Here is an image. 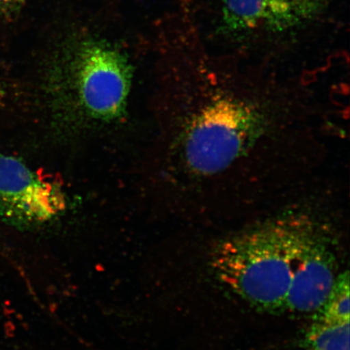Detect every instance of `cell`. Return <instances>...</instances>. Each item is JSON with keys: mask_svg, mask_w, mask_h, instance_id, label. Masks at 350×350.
Returning <instances> with one entry per match:
<instances>
[{"mask_svg": "<svg viewBox=\"0 0 350 350\" xmlns=\"http://www.w3.org/2000/svg\"><path fill=\"white\" fill-rule=\"evenodd\" d=\"M174 85L170 185L191 202L281 198L321 175L344 105L304 77L241 71L202 58Z\"/></svg>", "mask_w": 350, "mask_h": 350, "instance_id": "cell-1", "label": "cell"}, {"mask_svg": "<svg viewBox=\"0 0 350 350\" xmlns=\"http://www.w3.org/2000/svg\"><path fill=\"white\" fill-rule=\"evenodd\" d=\"M340 186L314 178L296 188L291 202L279 211L221 241L210 260L219 282L257 310H283L301 253L329 220L323 204Z\"/></svg>", "mask_w": 350, "mask_h": 350, "instance_id": "cell-2", "label": "cell"}, {"mask_svg": "<svg viewBox=\"0 0 350 350\" xmlns=\"http://www.w3.org/2000/svg\"><path fill=\"white\" fill-rule=\"evenodd\" d=\"M79 102L91 116L107 119L118 115L128 98L130 68L119 51L107 44L88 42L74 63Z\"/></svg>", "mask_w": 350, "mask_h": 350, "instance_id": "cell-3", "label": "cell"}, {"mask_svg": "<svg viewBox=\"0 0 350 350\" xmlns=\"http://www.w3.org/2000/svg\"><path fill=\"white\" fill-rule=\"evenodd\" d=\"M62 192L23 161L0 151V218L27 226L50 218L64 207Z\"/></svg>", "mask_w": 350, "mask_h": 350, "instance_id": "cell-4", "label": "cell"}, {"mask_svg": "<svg viewBox=\"0 0 350 350\" xmlns=\"http://www.w3.org/2000/svg\"><path fill=\"white\" fill-rule=\"evenodd\" d=\"M330 220L308 241L295 267L284 310L316 313L329 296L338 274V260L330 242Z\"/></svg>", "mask_w": 350, "mask_h": 350, "instance_id": "cell-5", "label": "cell"}, {"mask_svg": "<svg viewBox=\"0 0 350 350\" xmlns=\"http://www.w3.org/2000/svg\"><path fill=\"white\" fill-rule=\"evenodd\" d=\"M327 0H221L226 25L286 31L316 16Z\"/></svg>", "mask_w": 350, "mask_h": 350, "instance_id": "cell-6", "label": "cell"}, {"mask_svg": "<svg viewBox=\"0 0 350 350\" xmlns=\"http://www.w3.org/2000/svg\"><path fill=\"white\" fill-rule=\"evenodd\" d=\"M305 350H349V322L314 321L306 332Z\"/></svg>", "mask_w": 350, "mask_h": 350, "instance_id": "cell-7", "label": "cell"}, {"mask_svg": "<svg viewBox=\"0 0 350 350\" xmlns=\"http://www.w3.org/2000/svg\"><path fill=\"white\" fill-rule=\"evenodd\" d=\"M349 277L348 271L336 278L325 304L314 313V321L327 323L349 322Z\"/></svg>", "mask_w": 350, "mask_h": 350, "instance_id": "cell-8", "label": "cell"}, {"mask_svg": "<svg viewBox=\"0 0 350 350\" xmlns=\"http://www.w3.org/2000/svg\"><path fill=\"white\" fill-rule=\"evenodd\" d=\"M25 0H0V15L12 14L23 4Z\"/></svg>", "mask_w": 350, "mask_h": 350, "instance_id": "cell-9", "label": "cell"}, {"mask_svg": "<svg viewBox=\"0 0 350 350\" xmlns=\"http://www.w3.org/2000/svg\"><path fill=\"white\" fill-rule=\"evenodd\" d=\"M4 98V91L3 90L2 85H0V107L2 106Z\"/></svg>", "mask_w": 350, "mask_h": 350, "instance_id": "cell-10", "label": "cell"}]
</instances>
